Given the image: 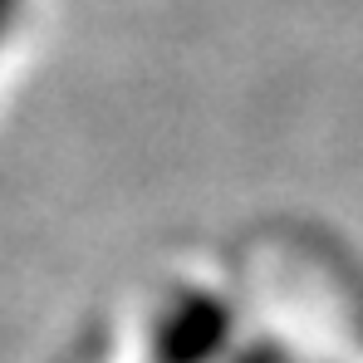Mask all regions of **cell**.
<instances>
[{"mask_svg":"<svg viewBox=\"0 0 363 363\" xmlns=\"http://www.w3.org/2000/svg\"><path fill=\"white\" fill-rule=\"evenodd\" d=\"M15 15H20V0H0V40H5V30L15 25Z\"/></svg>","mask_w":363,"mask_h":363,"instance_id":"2","label":"cell"},{"mask_svg":"<svg viewBox=\"0 0 363 363\" xmlns=\"http://www.w3.org/2000/svg\"><path fill=\"white\" fill-rule=\"evenodd\" d=\"M236 314L216 290H182L157 314L152 363H216L231 344Z\"/></svg>","mask_w":363,"mask_h":363,"instance_id":"1","label":"cell"}]
</instances>
